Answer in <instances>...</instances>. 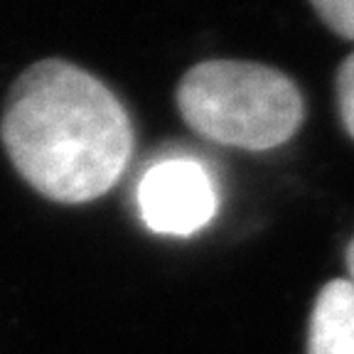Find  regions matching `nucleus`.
Instances as JSON below:
<instances>
[{"label": "nucleus", "instance_id": "1", "mask_svg": "<svg viewBox=\"0 0 354 354\" xmlns=\"http://www.w3.org/2000/svg\"><path fill=\"white\" fill-rule=\"evenodd\" d=\"M0 140L35 192L84 205L118 183L133 155L131 116L113 91L66 59L30 64L8 91Z\"/></svg>", "mask_w": 354, "mask_h": 354}, {"label": "nucleus", "instance_id": "2", "mask_svg": "<svg viewBox=\"0 0 354 354\" xmlns=\"http://www.w3.org/2000/svg\"><path fill=\"white\" fill-rule=\"evenodd\" d=\"M175 96L194 133L229 148L273 150L293 138L305 118L293 79L259 62H199L185 72Z\"/></svg>", "mask_w": 354, "mask_h": 354}, {"label": "nucleus", "instance_id": "3", "mask_svg": "<svg viewBox=\"0 0 354 354\" xmlns=\"http://www.w3.org/2000/svg\"><path fill=\"white\" fill-rule=\"evenodd\" d=\"M219 207L214 180L194 160L158 162L138 185V209L155 234L189 236L209 224Z\"/></svg>", "mask_w": 354, "mask_h": 354}, {"label": "nucleus", "instance_id": "4", "mask_svg": "<svg viewBox=\"0 0 354 354\" xmlns=\"http://www.w3.org/2000/svg\"><path fill=\"white\" fill-rule=\"evenodd\" d=\"M308 354H354V283L330 281L313 305Z\"/></svg>", "mask_w": 354, "mask_h": 354}, {"label": "nucleus", "instance_id": "5", "mask_svg": "<svg viewBox=\"0 0 354 354\" xmlns=\"http://www.w3.org/2000/svg\"><path fill=\"white\" fill-rule=\"evenodd\" d=\"M320 20L335 35L354 39V0H310Z\"/></svg>", "mask_w": 354, "mask_h": 354}, {"label": "nucleus", "instance_id": "6", "mask_svg": "<svg viewBox=\"0 0 354 354\" xmlns=\"http://www.w3.org/2000/svg\"><path fill=\"white\" fill-rule=\"evenodd\" d=\"M337 106L344 128L354 138V52L342 62L337 72Z\"/></svg>", "mask_w": 354, "mask_h": 354}, {"label": "nucleus", "instance_id": "7", "mask_svg": "<svg viewBox=\"0 0 354 354\" xmlns=\"http://www.w3.org/2000/svg\"><path fill=\"white\" fill-rule=\"evenodd\" d=\"M347 268H349V276H352V283H354V239L347 246Z\"/></svg>", "mask_w": 354, "mask_h": 354}]
</instances>
